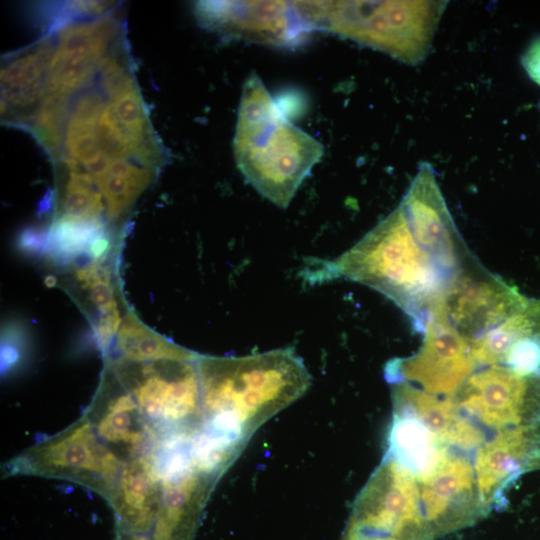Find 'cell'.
Segmentation results:
<instances>
[{
  "instance_id": "cell-1",
  "label": "cell",
  "mask_w": 540,
  "mask_h": 540,
  "mask_svg": "<svg viewBox=\"0 0 540 540\" xmlns=\"http://www.w3.org/2000/svg\"><path fill=\"white\" fill-rule=\"evenodd\" d=\"M301 277L310 285L336 279L366 285L403 310L417 331L450 282L414 239L400 205L338 257L310 258Z\"/></svg>"
},
{
  "instance_id": "cell-2",
  "label": "cell",
  "mask_w": 540,
  "mask_h": 540,
  "mask_svg": "<svg viewBox=\"0 0 540 540\" xmlns=\"http://www.w3.org/2000/svg\"><path fill=\"white\" fill-rule=\"evenodd\" d=\"M197 368L203 424L245 443L311 384L309 371L293 348L242 357L199 355Z\"/></svg>"
},
{
  "instance_id": "cell-3",
  "label": "cell",
  "mask_w": 540,
  "mask_h": 540,
  "mask_svg": "<svg viewBox=\"0 0 540 540\" xmlns=\"http://www.w3.org/2000/svg\"><path fill=\"white\" fill-rule=\"evenodd\" d=\"M233 150L246 182L283 209L324 154L321 142L288 120L254 71L242 87Z\"/></svg>"
},
{
  "instance_id": "cell-4",
  "label": "cell",
  "mask_w": 540,
  "mask_h": 540,
  "mask_svg": "<svg viewBox=\"0 0 540 540\" xmlns=\"http://www.w3.org/2000/svg\"><path fill=\"white\" fill-rule=\"evenodd\" d=\"M312 30H323L408 65L428 56L446 1H295Z\"/></svg>"
},
{
  "instance_id": "cell-5",
  "label": "cell",
  "mask_w": 540,
  "mask_h": 540,
  "mask_svg": "<svg viewBox=\"0 0 540 540\" xmlns=\"http://www.w3.org/2000/svg\"><path fill=\"white\" fill-rule=\"evenodd\" d=\"M197 359L146 363L108 360L107 366L131 393L159 444L193 436L203 425Z\"/></svg>"
},
{
  "instance_id": "cell-6",
  "label": "cell",
  "mask_w": 540,
  "mask_h": 540,
  "mask_svg": "<svg viewBox=\"0 0 540 540\" xmlns=\"http://www.w3.org/2000/svg\"><path fill=\"white\" fill-rule=\"evenodd\" d=\"M125 461L97 435L83 414L55 435L38 441L5 464V476L33 475L77 483L113 496Z\"/></svg>"
},
{
  "instance_id": "cell-7",
  "label": "cell",
  "mask_w": 540,
  "mask_h": 540,
  "mask_svg": "<svg viewBox=\"0 0 540 540\" xmlns=\"http://www.w3.org/2000/svg\"><path fill=\"white\" fill-rule=\"evenodd\" d=\"M341 540H435L416 477L385 454L356 496Z\"/></svg>"
},
{
  "instance_id": "cell-8",
  "label": "cell",
  "mask_w": 540,
  "mask_h": 540,
  "mask_svg": "<svg viewBox=\"0 0 540 540\" xmlns=\"http://www.w3.org/2000/svg\"><path fill=\"white\" fill-rule=\"evenodd\" d=\"M418 332L423 335L421 346L411 356L388 361L386 380L389 384L407 382L430 394L452 397L479 368L469 341L451 323L442 301L427 314Z\"/></svg>"
},
{
  "instance_id": "cell-9",
  "label": "cell",
  "mask_w": 540,
  "mask_h": 540,
  "mask_svg": "<svg viewBox=\"0 0 540 540\" xmlns=\"http://www.w3.org/2000/svg\"><path fill=\"white\" fill-rule=\"evenodd\" d=\"M460 410L489 434L540 425V377L505 366L479 367L452 396Z\"/></svg>"
},
{
  "instance_id": "cell-10",
  "label": "cell",
  "mask_w": 540,
  "mask_h": 540,
  "mask_svg": "<svg viewBox=\"0 0 540 540\" xmlns=\"http://www.w3.org/2000/svg\"><path fill=\"white\" fill-rule=\"evenodd\" d=\"M414 239L450 280L474 259L450 214L436 172L422 162L399 204Z\"/></svg>"
},
{
  "instance_id": "cell-11",
  "label": "cell",
  "mask_w": 540,
  "mask_h": 540,
  "mask_svg": "<svg viewBox=\"0 0 540 540\" xmlns=\"http://www.w3.org/2000/svg\"><path fill=\"white\" fill-rule=\"evenodd\" d=\"M472 455L448 449L429 473L417 479L423 513L435 540L487 516Z\"/></svg>"
},
{
  "instance_id": "cell-12",
  "label": "cell",
  "mask_w": 540,
  "mask_h": 540,
  "mask_svg": "<svg viewBox=\"0 0 540 540\" xmlns=\"http://www.w3.org/2000/svg\"><path fill=\"white\" fill-rule=\"evenodd\" d=\"M194 12L208 30L276 47L300 44L312 31L295 1H200Z\"/></svg>"
},
{
  "instance_id": "cell-13",
  "label": "cell",
  "mask_w": 540,
  "mask_h": 540,
  "mask_svg": "<svg viewBox=\"0 0 540 540\" xmlns=\"http://www.w3.org/2000/svg\"><path fill=\"white\" fill-rule=\"evenodd\" d=\"M156 460L162 477V499L150 537L152 540H194L217 482L196 469L187 444L161 450Z\"/></svg>"
},
{
  "instance_id": "cell-14",
  "label": "cell",
  "mask_w": 540,
  "mask_h": 540,
  "mask_svg": "<svg viewBox=\"0 0 540 540\" xmlns=\"http://www.w3.org/2000/svg\"><path fill=\"white\" fill-rule=\"evenodd\" d=\"M528 300L474 260L450 280L442 303L451 323L470 343Z\"/></svg>"
},
{
  "instance_id": "cell-15",
  "label": "cell",
  "mask_w": 540,
  "mask_h": 540,
  "mask_svg": "<svg viewBox=\"0 0 540 540\" xmlns=\"http://www.w3.org/2000/svg\"><path fill=\"white\" fill-rule=\"evenodd\" d=\"M473 465L487 515L504 509L510 487L523 474L540 470V426L514 427L489 434L474 452Z\"/></svg>"
},
{
  "instance_id": "cell-16",
  "label": "cell",
  "mask_w": 540,
  "mask_h": 540,
  "mask_svg": "<svg viewBox=\"0 0 540 540\" xmlns=\"http://www.w3.org/2000/svg\"><path fill=\"white\" fill-rule=\"evenodd\" d=\"M99 438L125 462L133 457L153 453L159 439L138 404L106 366L99 388L83 413Z\"/></svg>"
},
{
  "instance_id": "cell-17",
  "label": "cell",
  "mask_w": 540,
  "mask_h": 540,
  "mask_svg": "<svg viewBox=\"0 0 540 540\" xmlns=\"http://www.w3.org/2000/svg\"><path fill=\"white\" fill-rule=\"evenodd\" d=\"M120 29V20L108 14L92 21L71 22L59 28L47 92L70 95L88 84L108 55L109 47L114 44Z\"/></svg>"
},
{
  "instance_id": "cell-18",
  "label": "cell",
  "mask_w": 540,
  "mask_h": 540,
  "mask_svg": "<svg viewBox=\"0 0 540 540\" xmlns=\"http://www.w3.org/2000/svg\"><path fill=\"white\" fill-rule=\"evenodd\" d=\"M390 385L393 412L413 416L447 447L474 454L489 436L452 397L430 394L407 382Z\"/></svg>"
},
{
  "instance_id": "cell-19",
  "label": "cell",
  "mask_w": 540,
  "mask_h": 540,
  "mask_svg": "<svg viewBox=\"0 0 540 540\" xmlns=\"http://www.w3.org/2000/svg\"><path fill=\"white\" fill-rule=\"evenodd\" d=\"M55 46L50 37L13 56L1 69V113L5 121L29 127L48 90Z\"/></svg>"
},
{
  "instance_id": "cell-20",
  "label": "cell",
  "mask_w": 540,
  "mask_h": 540,
  "mask_svg": "<svg viewBox=\"0 0 540 540\" xmlns=\"http://www.w3.org/2000/svg\"><path fill=\"white\" fill-rule=\"evenodd\" d=\"M162 499V477L154 453L128 459L108 501L117 532L150 535Z\"/></svg>"
},
{
  "instance_id": "cell-21",
  "label": "cell",
  "mask_w": 540,
  "mask_h": 540,
  "mask_svg": "<svg viewBox=\"0 0 540 540\" xmlns=\"http://www.w3.org/2000/svg\"><path fill=\"white\" fill-rule=\"evenodd\" d=\"M96 132L102 154L111 161L136 158L145 144L156 139L137 87L103 108Z\"/></svg>"
},
{
  "instance_id": "cell-22",
  "label": "cell",
  "mask_w": 540,
  "mask_h": 540,
  "mask_svg": "<svg viewBox=\"0 0 540 540\" xmlns=\"http://www.w3.org/2000/svg\"><path fill=\"white\" fill-rule=\"evenodd\" d=\"M104 108L101 92L82 93L69 111L65 128L64 146L70 157L96 178L110 160L101 152L97 138V122Z\"/></svg>"
},
{
  "instance_id": "cell-23",
  "label": "cell",
  "mask_w": 540,
  "mask_h": 540,
  "mask_svg": "<svg viewBox=\"0 0 540 540\" xmlns=\"http://www.w3.org/2000/svg\"><path fill=\"white\" fill-rule=\"evenodd\" d=\"M448 449L451 448L419 420L405 413L393 412L386 455L407 468L416 479L429 473Z\"/></svg>"
},
{
  "instance_id": "cell-24",
  "label": "cell",
  "mask_w": 540,
  "mask_h": 540,
  "mask_svg": "<svg viewBox=\"0 0 540 540\" xmlns=\"http://www.w3.org/2000/svg\"><path fill=\"white\" fill-rule=\"evenodd\" d=\"M537 333H540V298H529L521 309L472 340L471 355L479 367L502 365L515 342Z\"/></svg>"
},
{
  "instance_id": "cell-25",
  "label": "cell",
  "mask_w": 540,
  "mask_h": 540,
  "mask_svg": "<svg viewBox=\"0 0 540 540\" xmlns=\"http://www.w3.org/2000/svg\"><path fill=\"white\" fill-rule=\"evenodd\" d=\"M121 360L146 363L161 360H196L198 353L176 345L145 327L128 312L116 334Z\"/></svg>"
},
{
  "instance_id": "cell-26",
  "label": "cell",
  "mask_w": 540,
  "mask_h": 540,
  "mask_svg": "<svg viewBox=\"0 0 540 540\" xmlns=\"http://www.w3.org/2000/svg\"><path fill=\"white\" fill-rule=\"evenodd\" d=\"M154 179L155 173L150 168L113 160L93 180L105 198L108 216L114 219L123 214Z\"/></svg>"
},
{
  "instance_id": "cell-27",
  "label": "cell",
  "mask_w": 540,
  "mask_h": 540,
  "mask_svg": "<svg viewBox=\"0 0 540 540\" xmlns=\"http://www.w3.org/2000/svg\"><path fill=\"white\" fill-rule=\"evenodd\" d=\"M103 233L100 218L78 219L61 215L49 234V254L58 264L70 263L79 255L89 253L92 242Z\"/></svg>"
},
{
  "instance_id": "cell-28",
  "label": "cell",
  "mask_w": 540,
  "mask_h": 540,
  "mask_svg": "<svg viewBox=\"0 0 540 540\" xmlns=\"http://www.w3.org/2000/svg\"><path fill=\"white\" fill-rule=\"evenodd\" d=\"M62 164L67 176L61 198V215L78 219L100 218L104 209L102 195L94 189L92 176L73 159L67 157Z\"/></svg>"
},
{
  "instance_id": "cell-29",
  "label": "cell",
  "mask_w": 540,
  "mask_h": 540,
  "mask_svg": "<svg viewBox=\"0 0 540 540\" xmlns=\"http://www.w3.org/2000/svg\"><path fill=\"white\" fill-rule=\"evenodd\" d=\"M70 95L47 92L36 119L29 127L48 155L58 158L64 141L65 122L69 116Z\"/></svg>"
},
{
  "instance_id": "cell-30",
  "label": "cell",
  "mask_w": 540,
  "mask_h": 540,
  "mask_svg": "<svg viewBox=\"0 0 540 540\" xmlns=\"http://www.w3.org/2000/svg\"><path fill=\"white\" fill-rule=\"evenodd\" d=\"M98 74L101 88L112 99L137 87L123 51L108 54L100 63Z\"/></svg>"
},
{
  "instance_id": "cell-31",
  "label": "cell",
  "mask_w": 540,
  "mask_h": 540,
  "mask_svg": "<svg viewBox=\"0 0 540 540\" xmlns=\"http://www.w3.org/2000/svg\"><path fill=\"white\" fill-rule=\"evenodd\" d=\"M85 287L90 289L91 300L103 315L118 310L114 298V290L109 282L107 273Z\"/></svg>"
},
{
  "instance_id": "cell-32",
  "label": "cell",
  "mask_w": 540,
  "mask_h": 540,
  "mask_svg": "<svg viewBox=\"0 0 540 540\" xmlns=\"http://www.w3.org/2000/svg\"><path fill=\"white\" fill-rule=\"evenodd\" d=\"M521 64L531 80L540 86V36L529 43L521 56Z\"/></svg>"
},
{
  "instance_id": "cell-33",
  "label": "cell",
  "mask_w": 540,
  "mask_h": 540,
  "mask_svg": "<svg viewBox=\"0 0 540 540\" xmlns=\"http://www.w3.org/2000/svg\"><path fill=\"white\" fill-rule=\"evenodd\" d=\"M49 235L40 229H28L20 237V246L28 252H39L48 245Z\"/></svg>"
},
{
  "instance_id": "cell-34",
  "label": "cell",
  "mask_w": 540,
  "mask_h": 540,
  "mask_svg": "<svg viewBox=\"0 0 540 540\" xmlns=\"http://www.w3.org/2000/svg\"><path fill=\"white\" fill-rule=\"evenodd\" d=\"M109 245L110 243L107 236L104 233L101 234L92 242L89 248L90 256L93 257L95 261L101 259L108 253Z\"/></svg>"
},
{
  "instance_id": "cell-35",
  "label": "cell",
  "mask_w": 540,
  "mask_h": 540,
  "mask_svg": "<svg viewBox=\"0 0 540 540\" xmlns=\"http://www.w3.org/2000/svg\"><path fill=\"white\" fill-rule=\"evenodd\" d=\"M114 540H152L150 535L117 532Z\"/></svg>"
},
{
  "instance_id": "cell-36",
  "label": "cell",
  "mask_w": 540,
  "mask_h": 540,
  "mask_svg": "<svg viewBox=\"0 0 540 540\" xmlns=\"http://www.w3.org/2000/svg\"><path fill=\"white\" fill-rule=\"evenodd\" d=\"M539 109H540V103H539Z\"/></svg>"
}]
</instances>
